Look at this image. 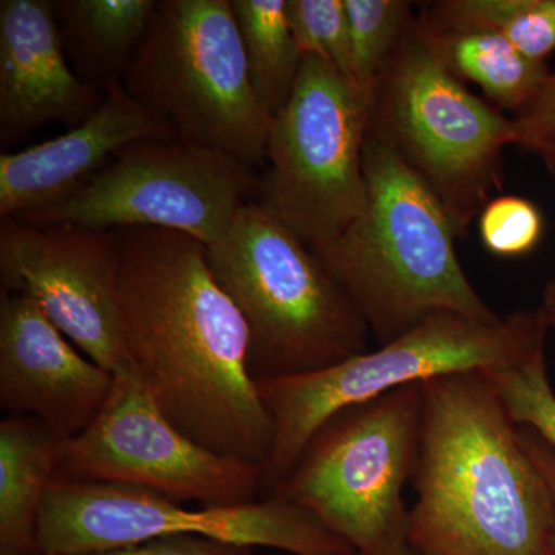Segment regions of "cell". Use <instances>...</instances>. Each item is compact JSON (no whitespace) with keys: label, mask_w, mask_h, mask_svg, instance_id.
I'll use <instances>...</instances> for the list:
<instances>
[{"label":"cell","mask_w":555,"mask_h":555,"mask_svg":"<svg viewBox=\"0 0 555 555\" xmlns=\"http://www.w3.org/2000/svg\"><path fill=\"white\" fill-rule=\"evenodd\" d=\"M131 366L163 414L199 444L262 467L273 425L248 371V328L208 268L206 246L173 230H116Z\"/></svg>","instance_id":"1"},{"label":"cell","mask_w":555,"mask_h":555,"mask_svg":"<svg viewBox=\"0 0 555 555\" xmlns=\"http://www.w3.org/2000/svg\"><path fill=\"white\" fill-rule=\"evenodd\" d=\"M411 483L420 555H555L553 489L486 371L423 382Z\"/></svg>","instance_id":"2"},{"label":"cell","mask_w":555,"mask_h":555,"mask_svg":"<svg viewBox=\"0 0 555 555\" xmlns=\"http://www.w3.org/2000/svg\"><path fill=\"white\" fill-rule=\"evenodd\" d=\"M367 196L356 221L312 248L360 310L379 346L434 313L499 323L456 255L447 210L389 145L367 131Z\"/></svg>","instance_id":"3"},{"label":"cell","mask_w":555,"mask_h":555,"mask_svg":"<svg viewBox=\"0 0 555 555\" xmlns=\"http://www.w3.org/2000/svg\"><path fill=\"white\" fill-rule=\"evenodd\" d=\"M208 268L248 328V371L258 379L320 371L367 352L371 328L308 244L250 201Z\"/></svg>","instance_id":"4"},{"label":"cell","mask_w":555,"mask_h":555,"mask_svg":"<svg viewBox=\"0 0 555 555\" xmlns=\"http://www.w3.org/2000/svg\"><path fill=\"white\" fill-rule=\"evenodd\" d=\"M546 331L539 312L528 310L494 324L434 313L377 350L320 371L258 379V393L273 425L272 447L261 467V499L272 496L286 480L332 416L440 375L514 366L545 349Z\"/></svg>","instance_id":"5"},{"label":"cell","mask_w":555,"mask_h":555,"mask_svg":"<svg viewBox=\"0 0 555 555\" xmlns=\"http://www.w3.org/2000/svg\"><path fill=\"white\" fill-rule=\"evenodd\" d=\"M122 86L182 141L248 167L264 160L272 116L251 86L232 0H160Z\"/></svg>","instance_id":"6"},{"label":"cell","mask_w":555,"mask_h":555,"mask_svg":"<svg viewBox=\"0 0 555 555\" xmlns=\"http://www.w3.org/2000/svg\"><path fill=\"white\" fill-rule=\"evenodd\" d=\"M369 131L440 201L456 238L503 189V150L514 144L513 119L470 93L412 27L379 75Z\"/></svg>","instance_id":"7"},{"label":"cell","mask_w":555,"mask_h":555,"mask_svg":"<svg viewBox=\"0 0 555 555\" xmlns=\"http://www.w3.org/2000/svg\"><path fill=\"white\" fill-rule=\"evenodd\" d=\"M422 415L423 383L345 409L312 437L272 496L308 511L358 555H396L408 545L404 489Z\"/></svg>","instance_id":"8"},{"label":"cell","mask_w":555,"mask_h":555,"mask_svg":"<svg viewBox=\"0 0 555 555\" xmlns=\"http://www.w3.org/2000/svg\"><path fill=\"white\" fill-rule=\"evenodd\" d=\"M366 91L315 56H302L294 91L270 124L259 206L310 248L345 232L367 196Z\"/></svg>","instance_id":"9"},{"label":"cell","mask_w":555,"mask_h":555,"mask_svg":"<svg viewBox=\"0 0 555 555\" xmlns=\"http://www.w3.org/2000/svg\"><path fill=\"white\" fill-rule=\"evenodd\" d=\"M184 535L294 555L356 553L315 516L278 496L246 505L188 509L134 486L56 477L39 518L42 555L83 554Z\"/></svg>","instance_id":"10"},{"label":"cell","mask_w":555,"mask_h":555,"mask_svg":"<svg viewBox=\"0 0 555 555\" xmlns=\"http://www.w3.org/2000/svg\"><path fill=\"white\" fill-rule=\"evenodd\" d=\"M258 189L241 160L182 139H147L120 150L61 203L20 217L36 225L113 232L173 230L214 246Z\"/></svg>","instance_id":"11"},{"label":"cell","mask_w":555,"mask_h":555,"mask_svg":"<svg viewBox=\"0 0 555 555\" xmlns=\"http://www.w3.org/2000/svg\"><path fill=\"white\" fill-rule=\"evenodd\" d=\"M113 377L98 418L65 440L57 477L134 486L203 507L246 505L261 496V467L218 454L181 433L133 366Z\"/></svg>","instance_id":"12"},{"label":"cell","mask_w":555,"mask_h":555,"mask_svg":"<svg viewBox=\"0 0 555 555\" xmlns=\"http://www.w3.org/2000/svg\"><path fill=\"white\" fill-rule=\"evenodd\" d=\"M116 232L36 225L17 218L0 224L3 292L27 295L80 352L115 374L131 366L119 298Z\"/></svg>","instance_id":"13"},{"label":"cell","mask_w":555,"mask_h":555,"mask_svg":"<svg viewBox=\"0 0 555 555\" xmlns=\"http://www.w3.org/2000/svg\"><path fill=\"white\" fill-rule=\"evenodd\" d=\"M112 372L94 363L27 295L0 297V408L33 416L69 440L107 403Z\"/></svg>","instance_id":"14"},{"label":"cell","mask_w":555,"mask_h":555,"mask_svg":"<svg viewBox=\"0 0 555 555\" xmlns=\"http://www.w3.org/2000/svg\"><path fill=\"white\" fill-rule=\"evenodd\" d=\"M96 112L76 129L0 156V217L20 218L54 206L82 188L120 150L147 139H177L169 120L108 83Z\"/></svg>","instance_id":"15"},{"label":"cell","mask_w":555,"mask_h":555,"mask_svg":"<svg viewBox=\"0 0 555 555\" xmlns=\"http://www.w3.org/2000/svg\"><path fill=\"white\" fill-rule=\"evenodd\" d=\"M56 17V3L50 0L0 2L3 145L50 122L76 129L102 104L89 83L68 67Z\"/></svg>","instance_id":"16"},{"label":"cell","mask_w":555,"mask_h":555,"mask_svg":"<svg viewBox=\"0 0 555 555\" xmlns=\"http://www.w3.org/2000/svg\"><path fill=\"white\" fill-rule=\"evenodd\" d=\"M64 443L33 416L0 423V555H42L39 518Z\"/></svg>","instance_id":"17"},{"label":"cell","mask_w":555,"mask_h":555,"mask_svg":"<svg viewBox=\"0 0 555 555\" xmlns=\"http://www.w3.org/2000/svg\"><path fill=\"white\" fill-rule=\"evenodd\" d=\"M434 57L459 80L477 83L500 107L521 112L551 75L495 33L447 24L420 11L412 25Z\"/></svg>","instance_id":"18"},{"label":"cell","mask_w":555,"mask_h":555,"mask_svg":"<svg viewBox=\"0 0 555 555\" xmlns=\"http://www.w3.org/2000/svg\"><path fill=\"white\" fill-rule=\"evenodd\" d=\"M156 7L158 0H62L56 13L76 57L107 87L122 78Z\"/></svg>","instance_id":"19"},{"label":"cell","mask_w":555,"mask_h":555,"mask_svg":"<svg viewBox=\"0 0 555 555\" xmlns=\"http://www.w3.org/2000/svg\"><path fill=\"white\" fill-rule=\"evenodd\" d=\"M286 3L232 0L251 86L272 118L291 98L302 61L288 27Z\"/></svg>","instance_id":"20"},{"label":"cell","mask_w":555,"mask_h":555,"mask_svg":"<svg viewBox=\"0 0 555 555\" xmlns=\"http://www.w3.org/2000/svg\"><path fill=\"white\" fill-rule=\"evenodd\" d=\"M423 13L447 24L495 33L532 61L555 51V0H441Z\"/></svg>","instance_id":"21"},{"label":"cell","mask_w":555,"mask_h":555,"mask_svg":"<svg viewBox=\"0 0 555 555\" xmlns=\"http://www.w3.org/2000/svg\"><path fill=\"white\" fill-rule=\"evenodd\" d=\"M353 82L374 96L379 75L415 17L404 0H345Z\"/></svg>","instance_id":"22"},{"label":"cell","mask_w":555,"mask_h":555,"mask_svg":"<svg viewBox=\"0 0 555 555\" xmlns=\"http://www.w3.org/2000/svg\"><path fill=\"white\" fill-rule=\"evenodd\" d=\"M486 374L514 423L534 430L555 452V392L547 377L545 349L516 366Z\"/></svg>","instance_id":"23"},{"label":"cell","mask_w":555,"mask_h":555,"mask_svg":"<svg viewBox=\"0 0 555 555\" xmlns=\"http://www.w3.org/2000/svg\"><path fill=\"white\" fill-rule=\"evenodd\" d=\"M286 13L302 56L326 62L353 82L345 0H287Z\"/></svg>","instance_id":"24"},{"label":"cell","mask_w":555,"mask_h":555,"mask_svg":"<svg viewBox=\"0 0 555 555\" xmlns=\"http://www.w3.org/2000/svg\"><path fill=\"white\" fill-rule=\"evenodd\" d=\"M478 233L486 250L503 258L524 257L543 235L539 207L520 196L499 195L478 215Z\"/></svg>","instance_id":"25"},{"label":"cell","mask_w":555,"mask_h":555,"mask_svg":"<svg viewBox=\"0 0 555 555\" xmlns=\"http://www.w3.org/2000/svg\"><path fill=\"white\" fill-rule=\"evenodd\" d=\"M514 144L535 153L555 145V73H551L542 89L513 118Z\"/></svg>","instance_id":"26"},{"label":"cell","mask_w":555,"mask_h":555,"mask_svg":"<svg viewBox=\"0 0 555 555\" xmlns=\"http://www.w3.org/2000/svg\"><path fill=\"white\" fill-rule=\"evenodd\" d=\"M73 555H251V547L218 542L206 537H164L133 545Z\"/></svg>","instance_id":"27"},{"label":"cell","mask_w":555,"mask_h":555,"mask_svg":"<svg viewBox=\"0 0 555 555\" xmlns=\"http://www.w3.org/2000/svg\"><path fill=\"white\" fill-rule=\"evenodd\" d=\"M521 440L526 451L529 452L531 459L534 460L535 465L540 467L543 476H545L547 483L553 489L555 499V452L554 449L543 440L542 437L537 436L534 430L529 427L520 426Z\"/></svg>","instance_id":"28"},{"label":"cell","mask_w":555,"mask_h":555,"mask_svg":"<svg viewBox=\"0 0 555 555\" xmlns=\"http://www.w3.org/2000/svg\"><path fill=\"white\" fill-rule=\"evenodd\" d=\"M540 156L545 160L547 169L555 175V145L540 153ZM537 312L542 317L546 327L555 331V280L547 284L545 294H543L542 306Z\"/></svg>","instance_id":"29"},{"label":"cell","mask_w":555,"mask_h":555,"mask_svg":"<svg viewBox=\"0 0 555 555\" xmlns=\"http://www.w3.org/2000/svg\"><path fill=\"white\" fill-rule=\"evenodd\" d=\"M396 555H420V554L416 553V551L412 550L411 546L406 545L404 547H401V550L398 551V553Z\"/></svg>","instance_id":"30"},{"label":"cell","mask_w":555,"mask_h":555,"mask_svg":"<svg viewBox=\"0 0 555 555\" xmlns=\"http://www.w3.org/2000/svg\"><path fill=\"white\" fill-rule=\"evenodd\" d=\"M349 555H358L357 553H352V554H349Z\"/></svg>","instance_id":"31"}]
</instances>
